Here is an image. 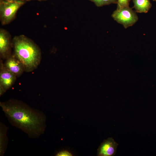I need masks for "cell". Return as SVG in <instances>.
Masks as SVG:
<instances>
[{"instance_id":"obj_3","label":"cell","mask_w":156,"mask_h":156,"mask_svg":"<svg viewBox=\"0 0 156 156\" xmlns=\"http://www.w3.org/2000/svg\"><path fill=\"white\" fill-rule=\"evenodd\" d=\"M25 3L24 0L0 1V20L2 25L8 24L15 18L18 9Z\"/></svg>"},{"instance_id":"obj_14","label":"cell","mask_w":156,"mask_h":156,"mask_svg":"<svg viewBox=\"0 0 156 156\" xmlns=\"http://www.w3.org/2000/svg\"><path fill=\"white\" fill-rule=\"evenodd\" d=\"M16 0H0V1H3L5 2H12Z\"/></svg>"},{"instance_id":"obj_10","label":"cell","mask_w":156,"mask_h":156,"mask_svg":"<svg viewBox=\"0 0 156 156\" xmlns=\"http://www.w3.org/2000/svg\"><path fill=\"white\" fill-rule=\"evenodd\" d=\"M135 12L146 13L152 6L150 0H132Z\"/></svg>"},{"instance_id":"obj_6","label":"cell","mask_w":156,"mask_h":156,"mask_svg":"<svg viewBox=\"0 0 156 156\" xmlns=\"http://www.w3.org/2000/svg\"><path fill=\"white\" fill-rule=\"evenodd\" d=\"M12 41L8 32L3 29H0V56L1 59L6 60L12 54Z\"/></svg>"},{"instance_id":"obj_2","label":"cell","mask_w":156,"mask_h":156,"mask_svg":"<svg viewBox=\"0 0 156 156\" xmlns=\"http://www.w3.org/2000/svg\"><path fill=\"white\" fill-rule=\"evenodd\" d=\"M12 41L13 54L22 63L25 71L31 72L36 69L42 58L38 46L23 35L14 36Z\"/></svg>"},{"instance_id":"obj_15","label":"cell","mask_w":156,"mask_h":156,"mask_svg":"<svg viewBox=\"0 0 156 156\" xmlns=\"http://www.w3.org/2000/svg\"><path fill=\"white\" fill-rule=\"evenodd\" d=\"M38 0V1H45V0Z\"/></svg>"},{"instance_id":"obj_12","label":"cell","mask_w":156,"mask_h":156,"mask_svg":"<svg viewBox=\"0 0 156 156\" xmlns=\"http://www.w3.org/2000/svg\"><path fill=\"white\" fill-rule=\"evenodd\" d=\"M131 0H117V8H118L129 6Z\"/></svg>"},{"instance_id":"obj_1","label":"cell","mask_w":156,"mask_h":156,"mask_svg":"<svg viewBox=\"0 0 156 156\" xmlns=\"http://www.w3.org/2000/svg\"><path fill=\"white\" fill-rule=\"evenodd\" d=\"M0 106L9 123L29 138L36 139L44 133L47 117L42 111L14 99L0 102Z\"/></svg>"},{"instance_id":"obj_8","label":"cell","mask_w":156,"mask_h":156,"mask_svg":"<svg viewBox=\"0 0 156 156\" xmlns=\"http://www.w3.org/2000/svg\"><path fill=\"white\" fill-rule=\"evenodd\" d=\"M4 64L8 70L17 77H20L25 71L23 64L13 54L5 60Z\"/></svg>"},{"instance_id":"obj_4","label":"cell","mask_w":156,"mask_h":156,"mask_svg":"<svg viewBox=\"0 0 156 156\" xmlns=\"http://www.w3.org/2000/svg\"><path fill=\"white\" fill-rule=\"evenodd\" d=\"M111 16L114 20L122 25L125 29L133 25L138 19L135 11L129 6L117 8Z\"/></svg>"},{"instance_id":"obj_7","label":"cell","mask_w":156,"mask_h":156,"mask_svg":"<svg viewBox=\"0 0 156 156\" xmlns=\"http://www.w3.org/2000/svg\"><path fill=\"white\" fill-rule=\"evenodd\" d=\"M118 144L111 137L105 140L97 149L98 156H113L116 153Z\"/></svg>"},{"instance_id":"obj_11","label":"cell","mask_w":156,"mask_h":156,"mask_svg":"<svg viewBox=\"0 0 156 156\" xmlns=\"http://www.w3.org/2000/svg\"><path fill=\"white\" fill-rule=\"evenodd\" d=\"M93 3L97 7H101L112 4H117V0H88Z\"/></svg>"},{"instance_id":"obj_5","label":"cell","mask_w":156,"mask_h":156,"mask_svg":"<svg viewBox=\"0 0 156 156\" xmlns=\"http://www.w3.org/2000/svg\"><path fill=\"white\" fill-rule=\"evenodd\" d=\"M17 77L4 66L2 59L0 61V96L10 88L15 83Z\"/></svg>"},{"instance_id":"obj_9","label":"cell","mask_w":156,"mask_h":156,"mask_svg":"<svg viewBox=\"0 0 156 156\" xmlns=\"http://www.w3.org/2000/svg\"><path fill=\"white\" fill-rule=\"evenodd\" d=\"M8 127L0 122V156H4L8 146V139L7 133Z\"/></svg>"},{"instance_id":"obj_13","label":"cell","mask_w":156,"mask_h":156,"mask_svg":"<svg viewBox=\"0 0 156 156\" xmlns=\"http://www.w3.org/2000/svg\"><path fill=\"white\" fill-rule=\"evenodd\" d=\"M56 156H72V154L68 151L65 150L60 151L56 155Z\"/></svg>"},{"instance_id":"obj_16","label":"cell","mask_w":156,"mask_h":156,"mask_svg":"<svg viewBox=\"0 0 156 156\" xmlns=\"http://www.w3.org/2000/svg\"><path fill=\"white\" fill-rule=\"evenodd\" d=\"M154 1H156V0H153Z\"/></svg>"}]
</instances>
